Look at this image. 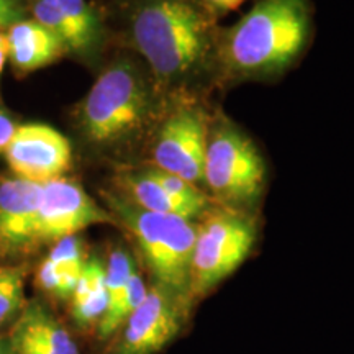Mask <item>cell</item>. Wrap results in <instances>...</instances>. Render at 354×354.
<instances>
[{"instance_id": "cell-1", "label": "cell", "mask_w": 354, "mask_h": 354, "mask_svg": "<svg viewBox=\"0 0 354 354\" xmlns=\"http://www.w3.org/2000/svg\"><path fill=\"white\" fill-rule=\"evenodd\" d=\"M215 17L198 0H141L130 39L165 94H198L215 82Z\"/></svg>"}, {"instance_id": "cell-2", "label": "cell", "mask_w": 354, "mask_h": 354, "mask_svg": "<svg viewBox=\"0 0 354 354\" xmlns=\"http://www.w3.org/2000/svg\"><path fill=\"white\" fill-rule=\"evenodd\" d=\"M312 26L308 0H258L236 24L216 32L215 82L281 77L305 55Z\"/></svg>"}, {"instance_id": "cell-3", "label": "cell", "mask_w": 354, "mask_h": 354, "mask_svg": "<svg viewBox=\"0 0 354 354\" xmlns=\"http://www.w3.org/2000/svg\"><path fill=\"white\" fill-rule=\"evenodd\" d=\"M166 102L148 68L122 57L102 71L81 100L77 130L97 149H117L143 136L151 140Z\"/></svg>"}, {"instance_id": "cell-4", "label": "cell", "mask_w": 354, "mask_h": 354, "mask_svg": "<svg viewBox=\"0 0 354 354\" xmlns=\"http://www.w3.org/2000/svg\"><path fill=\"white\" fill-rule=\"evenodd\" d=\"M102 196L115 221L135 240L146 268L151 272L153 284L166 287L194 304L190 297V264L197 221L143 210L118 192L107 190Z\"/></svg>"}, {"instance_id": "cell-5", "label": "cell", "mask_w": 354, "mask_h": 354, "mask_svg": "<svg viewBox=\"0 0 354 354\" xmlns=\"http://www.w3.org/2000/svg\"><path fill=\"white\" fill-rule=\"evenodd\" d=\"M268 184V166L253 138L223 112H212L202 190L216 205L253 212Z\"/></svg>"}, {"instance_id": "cell-6", "label": "cell", "mask_w": 354, "mask_h": 354, "mask_svg": "<svg viewBox=\"0 0 354 354\" xmlns=\"http://www.w3.org/2000/svg\"><path fill=\"white\" fill-rule=\"evenodd\" d=\"M258 240L253 212L212 203L197 220L190 264V297L201 300L215 290L248 259Z\"/></svg>"}, {"instance_id": "cell-7", "label": "cell", "mask_w": 354, "mask_h": 354, "mask_svg": "<svg viewBox=\"0 0 354 354\" xmlns=\"http://www.w3.org/2000/svg\"><path fill=\"white\" fill-rule=\"evenodd\" d=\"M212 112L198 94L167 95L149 140V167L171 172L202 189L203 156Z\"/></svg>"}, {"instance_id": "cell-8", "label": "cell", "mask_w": 354, "mask_h": 354, "mask_svg": "<svg viewBox=\"0 0 354 354\" xmlns=\"http://www.w3.org/2000/svg\"><path fill=\"white\" fill-rule=\"evenodd\" d=\"M192 304L166 287L151 284L140 307L127 318L105 354H156L187 322Z\"/></svg>"}, {"instance_id": "cell-9", "label": "cell", "mask_w": 354, "mask_h": 354, "mask_svg": "<svg viewBox=\"0 0 354 354\" xmlns=\"http://www.w3.org/2000/svg\"><path fill=\"white\" fill-rule=\"evenodd\" d=\"M3 156L15 177L41 185L64 177L73 165L69 140L44 123L15 127Z\"/></svg>"}, {"instance_id": "cell-10", "label": "cell", "mask_w": 354, "mask_h": 354, "mask_svg": "<svg viewBox=\"0 0 354 354\" xmlns=\"http://www.w3.org/2000/svg\"><path fill=\"white\" fill-rule=\"evenodd\" d=\"M117 223L107 209L100 207L82 185L68 177L43 184L38 212L37 245L56 243L92 225Z\"/></svg>"}, {"instance_id": "cell-11", "label": "cell", "mask_w": 354, "mask_h": 354, "mask_svg": "<svg viewBox=\"0 0 354 354\" xmlns=\"http://www.w3.org/2000/svg\"><path fill=\"white\" fill-rule=\"evenodd\" d=\"M43 185L30 180L0 183V253H25L37 245L38 212Z\"/></svg>"}, {"instance_id": "cell-12", "label": "cell", "mask_w": 354, "mask_h": 354, "mask_svg": "<svg viewBox=\"0 0 354 354\" xmlns=\"http://www.w3.org/2000/svg\"><path fill=\"white\" fill-rule=\"evenodd\" d=\"M7 338L13 354H81L64 323L38 299L25 304Z\"/></svg>"}, {"instance_id": "cell-13", "label": "cell", "mask_w": 354, "mask_h": 354, "mask_svg": "<svg viewBox=\"0 0 354 354\" xmlns=\"http://www.w3.org/2000/svg\"><path fill=\"white\" fill-rule=\"evenodd\" d=\"M8 61L21 73L41 69L66 55L64 43L37 20H20L6 33Z\"/></svg>"}, {"instance_id": "cell-14", "label": "cell", "mask_w": 354, "mask_h": 354, "mask_svg": "<svg viewBox=\"0 0 354 354\" xmlns=\"http://www.w3.org/2000/svg\"><path fill=\"white\" fill-rule=\"evenodd\" d=\"M118 194L140 209L154 214L177 215L183 218L197 221L205 212L189 205L174 196H171L161 184L154 179L151 171H127L117 177Z\"/></svg>"}, {"instance_id": "cell-15", "label": "cell", "mask_w": 354, "mask_h": 354, "mask_svg": "<svg viewBox=\"0 0 354 354\" xmlns=\"http://www.w3.org/2000/svg\"><path fill=\"white\" fill-rule=\"evenodd\" d=\"M71 317L82 330L97 326L109 307L107 286H105V264L100 258H87L71 297Z\"/></svg>"}, {"instance_id": "cell-16", "label": "cell", "mask_w": 354, "mask_h": 354, "mask_svg": "<svg viewBox=\"0 0 354 354\" xmlns=\"http://www.w3.org/2000/svg\"><path fill=\"white\" fill-rule=\"evenodd\" d=\"M74 35L73 55L87 57L99 50L100 21L87 0H57Z\"/></svg>"}, {"instance_id": "cell-17", "label": "cell", "mask_w": 354, "mask_h": 354, "mask_svg": "<svg viewBox=\"0 0 354 354\" xmlns=\"http://www.w3.org/2000/svg\"><path fill=\"white\" fill-rule=\"evenodd\" d=\"M46 259L55 266L56 272L59 274L63 300H71L79 277H81L84 264L87 261L82 240L77 234H73V236H66L63 240L53 243Z\"/></svg>"}, {"instance_id": "cell-18", "label": "cell", "mask_w": 354, "mask_h": 354, "mask_svg": "<svg viewBox=\"0 0 354 354\" xmlns=\"http://www.w3.org/2000/svg\"><path fill=\"white\" fill-rule=\"evenodd\" d=\"M148 294V286H146L143 276H141L138 269L133 272V276L128 282L125 292L113 305L112 308L105 312V315L102 317V320L97 325V335L100 339H109L122 328L123 323L127 322V318L140 307V304L143 302V299Z\"/></svg>"}, {"instance_id": "cell-19", "label": "cell", "mask_w": 354, "mask_h": 354, "mask_svg": "<svg viewBox=\"0 0 354 354\" xmlns=\"http://www.w3.org/2000/svg\"><path fill=\"white\" fill-rule=\"evenodd\" d=\"M25 304V269L0 266V326L15 322Z\"/></svg>"}, {"instance_id": "cell-20", "label": "cell", "mask_w": 354, "mask_h": 354, "mask_svg": "<svg viewBox=\"0 0 354 354\" xmlns=\"http://www.w3.org/2000/svg\"><path fill=\"white\" fill-rule=\"evenodd\" d=\"M33 20L41 24L53 35H56L64 43L68 53H73L74 35L71 30L69 21L61 10L57 0H37L33 6Z\"/></svg>"}, {"instance_id": "cell-21", "label": "cell", "mask_w": 354, "mask_h": 354, "mask_svg": "<svg viewBox=\"0 0 354 354\" xmlns=\"http://www.w3.org/2000/svg\"><path fill=\"white\" fill-rule=\"evenodd\" d=\"M24 20V6L20 0H0V28H10Z\"/></svg>"}, {"instance_id": "cell-22", "label": "cell", "mask_w": 354, "mask_h": 354, "mask_svg": "<svg viewBox=\"0 0 354 354\" xmlns=\"http://www.w3.org/2000/svg\"><path fill=\"white\" fill-rule=\"evenodd\" d=\"M198 2L215 17L216 13L221 15V13L238 10L246 0H198Z\"/></svg>"}, {"instance_id": "cell-23", "label": "cell", "mask_w": 354, "mask_h": 354, "mask_svg": "<svg viewBox=\"0 0 354 354\" xmlns=\"http://www.w3.org/2000/svg\"><path fill=\"white\" fill-rule=\"evenodd\" d=\"M15 131V125L13 122L8 118V115H6L0 110V153H3V148H6L8 140Z\"/></svg>"}, {"instance_id": "cell-24", "label": "cell", "mask_w": 354, "mask_h": 354, "mask_svg": "<svg viewBox=\"0 0 354 354\" xmlns=\"http://www.w3.org/2000/svg\"><path fill=\"white\" fill-rule=\"evenodd\" d=\"M8 59V53H7V39L6 35L0 33V74H2L3 66H6Z\"/></svg>"}, {"instance_id": "cell-25", "label": "cell", "mask_w": 354, "mask_h": 354, "mask_svg": "<svg viewBox=\"0 0 354 354\" xmlns=\"http://www.w3.org/2000/svg\"><path fill=\"white\" fill-rule=\"evenodd\" d=\"M0 354H13L7 336H0Z\"/></svg>"}]
</instances>
